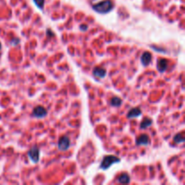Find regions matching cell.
<instances>
[{"label":"cell","mask_w":185,"mask_h":185,"mask_svg":"<svg viewBox=\"0 0 185 185\" xmlns=\"http://www.w3.org/2000/svg\"><path fill=\"white\" fill-rule=\"evenodd\" d=\"M152 124H153V121H152L151 118H145V120L141 123L140 127H141L142 129H146V128L149 127Z\"/></svg>","instance_id":"7c38bea8"},{"label":"cell","mask_w":185,"mask_h":185,"mask_svg":"<svg viewBox=\"0 0 185 185\" xmlns=\"http://www.w3.org/2000/svg\"><path fill=\"white\" fill-rule=\"evenodd\" d=\"M142 114V111L139 108H134L132 109L129 110V112L127 113V118H138L140 117Z\"/></svg>","instance_id":"9c48e42d"},{"label":"cell","mask_w":185,"mask_h":185,"mask_svg":"<svg viewBox=\"0 0 185 185\" xmlns=\"http://www.w3.org/2000/svg\"><path fill=\"white\" fill-rule=\"evenodd\" d=\"M28 155H29L31 161L33 162L34 164H36L39 162V159H40V150L38 149L37 146H33L28 152Z\"/></svg>","instance_id":"3957f363"},{"label":"cell","mask_w":185,"mask_h":185,"mask_svg":"<svg viewBox=\"0 0 185 185\" xmlns=\"http://www.w3.org/2000/svg\"><path fill=\"white\" fill-rule=\"evenodd\" d=\"M114 7V5L111 0H102L100 2H98L96 4L92 5V8L94 11H96L99 14H108L110 12Z\"/></svg>","instance_id":"6da1fadb"},{"label":"cell","mask_w":185,"mask_h":185,"mask_svg":"<svg viewBox=\"0 0 185 185\" xmlns=\"http://www.w3.org/2000/svg\"><path fill=\"white\" fill-rule=\"evenodd\" d=\"M47 115V110L41 106H38L33 108V116L36 118H42Z\"/></svg>","instance_id":"5b68a950"},{"label":"cell","mask_w":185,"mask_h":185,"mask_svg":"<svg viewBox=\"0 0 185 185\" xmlns=\"http://www.w3.org/2000/svg\"><path fill=\"white\" fill-rule=\"evenodd\" d=\"M174 141L175 143H183V142H184V137H183V133L177 134V135L174 137Z\"/></svg>","instance_id":"5bb4252c"},{"label":"cell","mask_w":185,"mask_h":185,"mask_svg":"<svg viewBox=\"0 0 185 185\" xmlns=\"http://www.w3.org/2000/svg\"><path fill=\"white\" fill-rule=\"evenodd\" d=\"M168 68V61L166 59H160L157 63V69L159 72H164Z\"/></svg>","instance_id":"52a82bcc"},{"label":"cell","mask_w":185,"mask_h":185,"mask_svg":"<svg viewBox=\"0 0 185 185\" xmlns=\"http://www.w3.org/2000/svg\"><path fill=\"white\" fill-rule=\"evenodd\" d=\"M119 162H120V159L115 155H106L104 156L100 164V168L103 170H108L111 165H113L114 164H118Z\"/></svg>","instance_id":"7a4b0ae2"},{"label":"cell","mask_w":185,"mask_h":185,"mask_svg":"<svg viewBox=\"0 0 185 185\" xmlns=\"http://www.w3.org/2000/svg\"><path fill=\"white\" fill-rule=\"evenodd\" d=\"M80 29L81 31H86V30L88 29V26H87L86 24H81L80 27Z\"/></svg>","instance_id":"e0dca14e"},{"label":"cell","mask_w":185,"mask_h":185,"mask_svg":"<svg viewBox=\"0 0 185 185\" xmlns=\"http://www.w3.org/2000/svg\"><path fill=\"white\" fill-rule=\"evenodd\" d=\"M33 1L34 2L35 5H36L39 9H41V10L43 9V6H44V0H33Z\"/></svg>","instance_id":"9a60e30c"},{"label":"cell","mask_w":185,"mask_h":185,"mask_svg":"<svg viewBox=\"0 0 185 185\" xmlns=\"http://www.w3.org/2000/svg\"><path fill=\"white\" fill-rule=\"evenodd\" d=\"M107 74V71L105 69L103 68H100V67H96L94 70H93V75L95 77H99V78H104Z\"/></svg>","instance_id":"30bf717a"},{"label":"cell","mask_w":185,"mask_h":185,"mask_svg":"<svg viewBox=\"0 0 185 185\" xmlns=\"http://www.w3.org/2000/svg\"><path fill=\"white\" fill-rule=\"evenodd\" d=\"M1 47H2V45H1V42H0V50H1Z\"/></svg>","instance_id":"ac0fdd59"},{"label":"cell","mask_w":185,"mask_h":185,"mask_svg":"<svg viewBox=\"0 0 185 185\" xmlns=\"http://www.w3.org/2000/svg\"><path fill=\"white\" fill-rule=\"evenodd\" d=\"M152 61V54L149 52H145L141 56V62L144 66H147Z\"/></svg>","instance_id":"8992f818"},{"label":"cell","mask_w":185,"mask_h":185,"mask_svg":"<svg viewBox=\"0 0 185 185\" xmlns=\"http://www.w3.org/2000/svg\"><path fill=\"white\" fill-rule=\"evenodd\" d=\"M70 146V139L67 136H61L60 139H59V142H58V147H59V150L61 151H66L68 150Z\"/></svg>","instance_id":"277c9868"},{"label":"cell","mask_w":185,"mask_h":185,"mask_svg":"<svg viewBox=\"0 0 185 185\" xmlns=\"http://www.w3.org/2000/svg\"><path fill=\"white\" fill-rule=\"evenodd\" d=\"M46 33H47V36L49 35V36H51V37H52V36H54V34H53V32L51 30V29H47L46 30Z\"/></svg>","instance_id":"2e32d148"},{"label":"cell","mask_w":185,"mask_h":185,"mask_svg":"<svg viewBox=\"0 0 185 185\" xmlns=\"http://www.w3.org/2000/svg\"><path fill=\"white\" fill-rule=\"evenodd\" d=\"M121 104H122V100H121L119 98H118V97H114V98H112L111 100H110V105H111V106L118 107V106H120Z\"/></svg>","instance_id":"4fadbf2b"},{"label":"cell","mask_w":185,"mask_h":185,"mask_svg":"<svg viewBox=\"0 0 185 185\" xmlns=\"http://www.w3.org/2000/svg\"><path fill=\"white\" fill-rule=\"evenodd\" d=\"M149 143H150V140L147 135H142L136 139L137 146H148Z\"/></svg>","instance_id":"ba28073f"},{"label":"cell","mask_w":185,"mask_h":185,"mask_svg":"<svg viewBox=\"0 0 185 185\" xmlns=\"http://www.w3.org/2000/svg\"><path fill=\"white\" fill-rule=\"evenodd\" d=\"M118 181L120 183H130V176L127 174H122L118 176Z\"/></svg>","instance_id":"8fae6325"}]
</instances>
